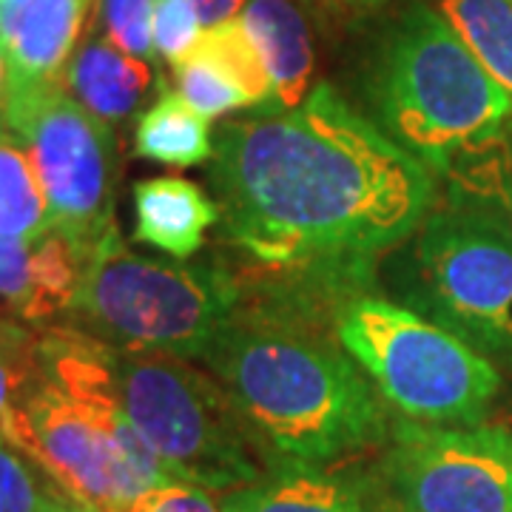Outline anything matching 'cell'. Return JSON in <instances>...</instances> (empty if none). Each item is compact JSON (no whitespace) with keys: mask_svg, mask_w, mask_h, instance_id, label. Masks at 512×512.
Here are the masks:
<instances>
[{"mask_svg":"<svg viewBox=\"0 0 512 512\" xmlns=\"http://www.w3.org/2000/svg\"><path fill=\"white\" fill-rule=\"evenodd\" d=\"M211 183L225 237L265 268H370L436 194L430 168L328 83L296 109L225 123Z\"/></svg>","mask_w":512,"mask_h":512,"instance_id":"obj_1","label":"cell"},{"mask_svg":"<svg viewBox=\"0 0 512 512\" xmlns=\"http://www.w3.org/2000/svg\"><path fill=\"white\" fill-rule=\"evenodd\" d=\"M202 362L262 453L285 464H330L390 436L379 390L316 330L234 316Z\"/></svg>","mask_w":512,"mask_h":512,"instance_id":"obj_2","label":"cell"},{"mask_svg":"<svg viewBox=\"0 0 512 512\" xmlns=\"http://www.w3.org/2000/svg\"><path fill=\"white\" fill-rule=\"evenodd\" d=\"M370 100L376 126L441 174L512 117L510 94L430 6H413L393 29L370 80Z\"/></svg>","mask_w":512,"mask_h":512,"instance_id":"obj_3","label":"cell"},{"mask_svg":"<svg viewBox=\"0 0 512 512\" xmlns=\"http://www.w3.org/2000/svg\"><path fill=\"white\" fill-rule=\"evenodd\" d=\"M237 308L239 288L225 268L137 254L114 225L86 259L66 319L111 348L205 359Z\"/></svg>","mask_w":512,"mask_h":512,"instance_id":"obj_4","label":"cell"},{"mask_svg":"<svg viewBox=\"0 0 512 512\" xmlns=\"http://www.w3.org/2000/svg\"><path fill=\"white\" fill-rule=\"evenodd\" d=\"M114 393L165 473L202 490L228 493L262 476L254 433L220 379L168 353L111 348L97 342Z\"/></svg>","mask_w":512,"mask_h":512,"instance_id":"obj_5","label":"cell"},{"mask_svg":"<svg viewBox=\"0 0 512 512\" xmlns=\"http://www.w3.org/2000/svg\"><path fill=\"white\" fill-rule=\"evenodd\" d=\"M336 339L402 419L473 427L487 416L501 376L456 333L413 308L359 293L336 316Z\"/></svg>","mask_w":512,"mask_h":512,"instance_id":"obj_6","label":"cell"},{"mask_svg":"<svg viewBox=\"0 0 512 512\" xmlns=\"http://www.w3.org/2000/svg\"><path fill=\"white\" fill-rule=\"evenodd\" d=\"M396 291L490 362L512 367V231L487 208L450 197L416 228Z\"/></svg>","mask_w":512,"mask_h":512,"instance_id":"obj_7","label":"cell"},{"mask_svg":"<svg viewBox=\"0 0 512 512\" xmlns=\"http://www.w3.org/2000/svg\"><path fill=\"white\" fill-rule=\"evenodd\" d=\"M6 128L32 160L52 228L92 251L114 228L120 160L109 123L74 100L63 83H49L9 92Z\"/></svg>","mask_w":512,"mask_h":512,"instance_id":"obj_8","label":"cell"},{"mask_svg":"<svg viewBox=\"0 0 512 512\" xmlns=\"http://www.w3.org/2000/svg\"><path fill=\"white\" fill-rule=\"evenodd\" d=\"M370 478L382 512H512V433L393 421Z\"/></svg>","mask_w":512,"mask_h":512,"instance_id":"obj_9","label":"cell"},{"mask_svg":"<svg viewBox=\"0 0 512 512\" xmlns=\"http://www.w3.org/2000/svg\"><path fill=\"white\" fill-rule=\"evenodd\" d=\"M89 248L55 228L37 237L0 234V299L23 322H52L72 311Z\"/></svg>","mask_w":512,"mask_h":512,"instance_id":"obj_10","label":"cell"},{"mask_svg":"<svg viewBox=\"0 0 512 512\" xmlns=\"http://www.w3.org/2000/svg\"><path fill=\"white\" fill-rule=\"evenodd\" d=\"M92 0H0L9 92L63 83Z\"/></svg>","mask_w":512,"mask_h":512,"instance_id":"obj_11","label":"cell"},{"mask_svg":"<svg viewBox=\"0 0 512 512\" xmlns=\"http://www.w3.org/2000/svg\"><path fill=\"white\" fill-rule=\"evenodd\" d=\"M222 512H382L373 478L285 464L248 487L228 490Z\"/></svg>","mask_w":512,"mask_h":512,"instance_id":"obj_12","label":"cell"},{"mask_svg":"<svg viewBox=\"0 0 512 512\" xmlns=\"http://www.w3.org/2000/svg\"><path fill=\"white\" fill-rule=\"evenodd\" d=\"M239 20L271 77V109H296L311 94L313 77L311 29L302 9L293 0H248Z\"/></svg>","mask_w":512,"mask_h":512,"instance_id":"obj_13","label":"cell"},{"mask_svg":"<svg viewBox=\"0 0 512 512\" xmlns=\"http://www.w3.org/2000/svg\"><path fill=\"white\" fill-rule=\"evenodd\" d=\"M134 239L185 259L220 222V205L183 177H151L134 185Z\"/></svg>","mask_w":512,"mask_h":512,"instance_id":"obj_14","label":"cell"},{"mask_svg":"<svg viewBox=\"0 0 512 512\" xmlns=\"http://www.w3.org/2000/svg\"><path fill=\"white\" fill-rule=\"evenodd\" d=\"M63 86L74 100L111 126L137 109L151 86V69L146 60L131 57L106 37H92L69 60Z\"/></svg>","mask_w":512,"mask_h":512,"instance_id":"obj_15","label":"cell"},{"mask_svg":"<svg viewBox=\"0 0 512 512\" xmlns=\"http://www.w3.org/2000/svg\"><path fill=\"white\" fill-rule=\"evenodd\" d=\"M134 154L177 168L202 165L214 154L208 117L191 109L177 92H163V97L137 120Z\"/></svg>","mask_w":512,"mask_h":512,"instance_id":"obj_16","label":"cell"},{"mask_svg":"<svg viewBox=\"0 0 512 512\" xmlns=\"http://www.w3.org/2000/svg\"><path fill=\"white\" fill-rule=\"evenodd\" d=\"M439 12L512 97V0H439Z\"/></svg>","mask_w":512,"mask_h":512,"instance_id":"obj_17","label":"cell"},{"mask_svg":"<svg viewBox=\"0 0 512 512\" xmlns=\"http://www.w3.org/2000/svg\"><path fill=\"white\" fill-rule=\"evenodd\" d=\"M52 228L49 202L18 137L0 126V234L37 237Z\"/></svg>","mask_w":512,"mask_h":512,"instance_id":"obj_18","label":"cell"},{"mask_svg":"<svg viewBox=\"0 0 512 512\" xmlns=\"http://www.w3.org/2000/svg\"><path fill=\"white\" fill-rule=\"evenodd\" d=\"M447 174L453 177V197L487 208L512 231V117L493 140L450 165Z\"/></svg>","mask_w":512,"mask_h":512,"instance_id":"obj_19","label":"cell"},{"mask_svg":"<svg viewBox=\"0 0 512 512\" xmlns=\"http://www.w3.org/2000/svg\"><path fill=\"white\" fill-rule=\"evenodd\" d=\"M202 55H208L222 72L237 83L242 92L248 94L251 106L262 111H271L274 106V86L262 57L256 52L254 40L248 37L242 20H225L214 29H202L200 40L194 43Z\"/></svg>","mask_w":512,"mask_h":512,"instance_id":"obj_20","label":"cell"},{"mask_svg":"<svg viewBox=\"0 0 512 512\" xmlns=\"http://www.w3.org/2000/svg\"><path fill=\"white\" fill-rule=\"evenodd\" d=\"M174 80H177V94L208 120L251 106L248 94L211 57L202 55L197 46L174 66Z\"/></svg>","mask_w":512,"mask_h":512,"instance_id":"obj_21","label":"cell"},{"mask_svg":"<svg viewBox=\"0 0 512 512\" xmlns=\"http://www.w3.org/2000/svg\"><path fill=\"white\" fill-rule=\"evenodd\" d=\"M60 495L37 464L0 441V512H52Z\"/></svg>","mask_w":512,"mask_h":512,"instance_id":"obj_22","label":"cell"},{"mask_svg":"<svg viewBox=\"0 0 512 512\" xmlns=\"http://www.w3.org/2000/svg\"><path fill=\"white\" fill-rule=\"evenodd\" d=\"M103 37L131 57H154V0H97Z\"/></svg>","mask_w":512,"mask_h":512,"instance_id":"obj_23","label":"cell"},{"mask_svg":"<svg viewBox=\"0 0 512 512\" xmlns=\"http://www.w3.org/2000/svg\"><path fill=\"white\" fill-rule=\"evenodd\" d=\"M40 336L29 333L23 325L0 319V441H6V416L12 399L26 384V379L37 370L40 353H37Z\"/></svg>","mask_w":512,"mask_h":512,"instance_id":"obj_24","label":"cell"},{"mask_svg":"<svg viewBox=\"0 0 512 512\" xmlns=\"http://www.w3.org/2000/svg\"><path fill=\"white\" fill-rule=\"evenodd\" d=\"M154 55L177 66L202 35V20L191 0H154Z\"/></svg>","mask_w":512,"mask_h":512,"instance_id":"obj_25","label":"cell"},{"mask_svg":"<svg viewBox=\"0 0 512 512\" xmlns=\"http://www.w3.org/2000/svg\"><path fill=\"white\" fill-rule=\"evenodd\" d=\"M126 512H222L220 504L211 501V495L205 493L197 484L188 481H165L151 487L143 495H137Z\"/></svg>","mask_w":512,"mask_h":512,"instance_id":"obj_26","label":"cell"},{"mask_svg":"<svg viewBox=\"0 0 512 512\" xmlns=\"http://www.w3.org/2000/svg\"><path fill=\"white\" fill-rule=\"evenodd\" d=\"M197 15L202 20V29H214L225 20H234L242 15L248 0H191Z\"/></svg>","mask_w":512,"mask_h":512,"instance_id":"obj_27","label":"cell"},{"mask_svg":"<svg viewBox=\"0 0 512 512\" xmlns=\"http://www.w3.org/2000/svg\"><path fill=\"white\" fill-rule=\"evenodd\" d=\"M6 100H9V66L0 46V126H6Z\"/></svg>","mask_w":512,"mask_h":512,"instance_id":"obj_28","label":"cell"},{"mask_svg":"<svg viewBox=\"0 0 512 512\" xmlns=\"http://www.w3.org/2000/svg\"><path fill=\"white\" fill-rule=\"evenodd\" d=\"M52 512H92V510L80 507V504H77V501H72L69 495H60V498H57L55 510H52Z\"/></svg>","mask_w":512,"mask_h":512,"instance_id":"obj_29","label":"cell"},{"mask_svg":"<svg viewBox=\"0 0 512 512\" xmlns=\"http://www.w3.org/2000/svg\"><path fill=\"white\" fill-rule=\"evenodd\" d=\"M336 3H345V6H362V9H370V6H382L387 0H336Z\"/></svg>","mask_w":512,"mask_h":512,"instance_id":"obj_30","label":"cell"}]
</instances>
